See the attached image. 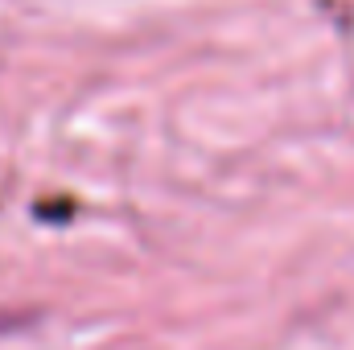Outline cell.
Instances as JSON below:
<instances>
[{
	"instance_id": "cell-1",
	"label": "cell",
	"mask_w": 354,
	"mask_h": 350,
	"mask_svg": "<svg viewBox=\"0 0 354 350\" xmlns=\"http://www.w3.org/2000/svg\"><path fill=\"white\" fill-rule=\"evenodd\" d=\"M21 326V313H0V334L4 330H17Z\"/></svg>"
}]
</instances>
